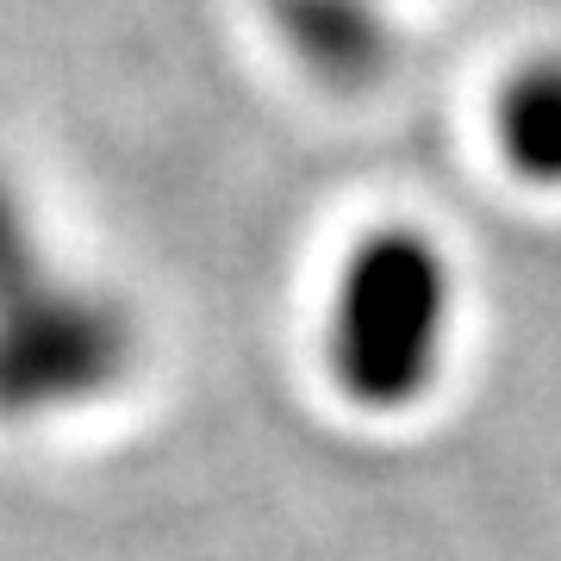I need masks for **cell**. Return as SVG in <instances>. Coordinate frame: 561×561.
Here are the masks:
<instances>
[{"instance_id":"1","label":"cell","mask_w":561,"mask_h":561,"mask_svg":"<svg viewBox=\"0 0 561 561\" xmlns=\"http://www.w3.org/2000/svg\"><path fill=\"white\" fill-rule=\"evenodd\" d=\"M456 331V268L424 225H375L337 262L324 375L356 412H412L437 387Z\"/></svg>"},{"instance_id":"2","label":"cell","mask_w":561,"mask_h":561,"mask_svg":"<svg viewBox=\"0 0 561 561\" xmlns=\"http://www.w3.org/2000/svg\"><path fill=\"white\" fill-rule=\"evenodd\" d=\"M138 331L119 300L44 280L0 306V419H50L94 405L131 375Z\"/></svg>"},{"instance_id":"3","label":"cell","mask_w":561,"mask_h":561,"mask_svg":"<svg viewBox=\"0 0 561 561\" xmlns=\"http://www.w3.org/2000/svg\"><path fill=\"white\" fill-rule=\"evenodd\" d=\"M268 25L324 88H375L400 57L381 0H268Z\"/></svg>"},{"instance_id":"4","label":"cell","mask_w":561,"mask_h":561,"mask_svg":"<svg viewBox=\"0 0 561 561\" xmlns=\"http://www.w3.org/2000/svg\"><path fill=\"white\" fill-rule=\"evenodd\" d=\"M493 150L524 187H561V57H530L500 81Z\"/></svg>"},{"instance_id":"5","label":"cell","mask_w":561,"mask_h":561,"mask_svg":"<svg viewBox=\"0 0 561 561\" xmlns=\"http://www.w3.org/2000/svg\"><path fill=\"white\" fill-rule=\"evenodd\" d=\"M44 250H38V231H32V213H25L20 187L0 175V306H13L20 294L44 287Z\"/></svg>"}]
</instances>
